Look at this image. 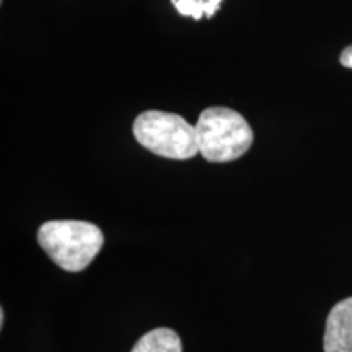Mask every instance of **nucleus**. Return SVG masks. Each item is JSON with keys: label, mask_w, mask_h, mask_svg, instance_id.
I'll return each instance as SVG.
<instances>
[{"label": "nucleus", "mask_w": 352, "mask_h": 352, "mask_svg": "<svg viewBox=\"0 0 352 352\" xmlns=\"http://www.w3.org/2000/svg\"><path fill=\"white\" fill-rule=\"evenodd\" d=\"M38 243L57 266L80 272L90 266L104 243L100 227L83 220H50L38 230Z\"/></svg>", "instance_id": "obj_1"}, {"label": "nucleus", "mask_w": 352, "mask_h": 352, "mask_svg": "<svg viewBox=\"0 0 352 352\" xmlns=\"http://www.w3.org/2000/svg\"><path fill=\"white\" fill-rule=\"evenodd\" d=\"M196 135L199 153L214 164H226L245 155L254 139L248 121L226 107L206 108L196 122Z\"/></svg>", "instance_id": "obj_2"}, {"label": "nucleus", "mask_w": 352, "mask_h": 352, "mask_svg": "<svg viewBox=\"0 0 352 352\" xmlns=\"http://www.w3.org/2000/svg\"><path fill=\"white\" fill-rule=\"evenodd\" d=\"M134 138L142 147L158 157L189 160L199 153L196 126L175 113L144 111L132 126Z\"/></svg>", "instance_id": "obj_3"}, {"label": "nucleus", "mask_w": 352, "mask_h": 352, "mask_svg": "<svg viewBox=\"0 0 352 352\" xmlns=\"http://www.w3.org/2000/svg\"><path fill=\"white\" fill-rule=\"evenodd\" d=\"M324 352H352V297L338 302L327 318Z\"/></svg>", "instance_id": "obj_4"}, {"label": "nucleus", "mask_w": 352, "mask_h": 352, "mask_svg": "<svg viewBox=\"0 0 352 352\" xmlns=\"http://www.w3.org/2000/svg\"><path fill=\"white\" fill-rule=\"evenodd\" d=\"M131 352H183V344L173 329L155 328L145 333Z\"/></svg>", "instance_id": "obj_5"}, {"label": "nucleus", "mask_w": 352, "mask_h": 352, "mask_svg": "<svg viewBox=\"0 0 352 352\" xmlns=\"http://www.w3.org/2000/svg\"><path fill=\"white\" fill-rule=\"evenodd\" d=\"M176 12L195 20L212 19L219 12L222 0H171Z\"/></svg>", "instance_id": "obj_6"}, {"label": "nucleus", "mask_w": 352, "mask_h": 352, "mask_svg": "<svg viewBox=\"0 0 352 352\" xmlns=\"http://www.w3.org/2000/svg\"><path fill=\"white\" fill-rule=\"evenodd\" d=\"M340 63L347 69H352V46H347L344 51L341 52Z\"/></svg>", "instance_id": "obj_7"}, {"label": "nucleus", "mask_w": 352, "mask_h": 352, "mask_svg": "<svg viewBox=\"0 0 352 352\" xmlns=\"http://www.w3.org/2000/svg\"><path fill=\"white\" fill-rule=\"evenodd\" d=\"M3 321H6V311L3 308H0V327H3Z\"/></svg>", "instance_id": "obj_8"}]
</instances>
